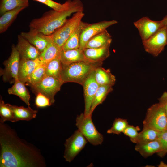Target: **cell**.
I'll list each match as a JSON object with an SVG mask.
<instances>
[{"label": "cell", "instance_id": "14", "mask_svg": "<svg viewBox=\"0 0 167 167\" xmlns=\"http://www.w3.org/2000/svg\"><path fill=\"white\" fill-rule=\"evenodd\" d=\"M20 35L34 45L41 53L52 40L50 36L30 29L28 32H22Z\"/></svg>", "mask_w": 167, "mask_h": 167}, {"label": "cell", "instance_id": "36", "mask_svg": "<svg viewBox=\"0 0 167 167\" xmlns=\"http://www.w3.org/2000/svg\"><path fill=\"white\" fill-rule=\"evenodd\" d=\"M46 5L55 11H59L65 8L67 6L69 0L63 4L57 2L52 0H34Z\"/></svg>", "mask_w": 167, "mask_h": 167}, {"label": "cell", "instance_id": "13", "mask_svg": "<svg viewBox=\"0 0 167 167\" xmlns=\"http://www.w3.org/2000/svg\"><path fill=\"white\" fill-rule=\"evenodd\" d=\"M85 101L84 115H90L91 105L95 94L99 86L94 77V71L88 78L82 86Z\"/></svg>", "mask_w": 167, "mask_h": 167}, {"label": "cell", "instance_id": "6", "mask_svg": "<svg viewBox=\"0 0 167 167\" xmlns=\"http://www.w3.org/2000/svg\"><path fill=\"white\" fill-rule=\"evenodd\" d=\"M84 15L83 11L75 13L71 18L50 35L53 41L62 48L71 34L80 24Z\"/></svg>", "mask_w": 167, "mask_h": 167}, {"label": "cell", "instance_id": "38", "mask_svg": "<svg viewBox=\"0 0 167 167\" xmlns=\"http://www.w3.org/2000/svg\"><path fill=\"white\" fill-rule=\"evenodd\" d=\"M158 100L159 103L163 107L167 115V92H164Z\"/></svg>", "mask_w": 167, "mask_h": 167}, {"label": "cell", "instance_id": "1", "mask_svg": "<svg viewBox=\"0 0 167 167\" xmlns=\"http://www.w3.org/2000/svg\"><path fill=\"white\" fill-rule=\"evenodd\" d=\"M0 167H45L39 150L20 138L8 125L0 122Z\"/></svg>", "mask_w": 167, "mask_h": 167}, {"label": "cell", "instance_id": "3", "mask_svg": "<svg viewBox=\"0 0 167 167\" xmlns=\"http://www.w3.org/2000/svg\"><path fill=\"white\" fill-rule=\"evenodd\" d=\"M102 63L83 61L67 65L62 64L61 79L64 83L74 82L83 86L90 74Z\"/></svg>", "mask_w": 167, "mask_h": 167}, {"label": "cell", "instance_id": "40", "mask_svg": "<svg viewBox=\"0 0 167 167\" xmlns=\"http://www.w3.org/2000/svg\"><path fill=\"white\" fill-rule=\"evenodd\" d=\"M159 167H167V164H165L163 161H161L158 165Z\"/></svg>", "mask_w": 167, "mask_h": 167}, {"label": "cell", "instance_id": "15", "mask_svg": "<svg viewBox=\"0 0 167 167\" xmlns=\"http://www.w3.org/2000/svg\"><path fill=\"white\" fill-rule=\"evenodd\" d=\"M20 58L35 60L39 58V51L20 34L18 36V42L15 46Z\"/></svg>", "mask_w": 167, "mask_h": 167}, {"label": "cell", "instance_id": "12", "mask_svg": "<svg viewBox=\"0 0 167 167\" xmlns=\"http://www.w3.org/2000/svg\"><path fill=\"white\" fill-rule=\"evenodd\" d=\"M134 24L138 29L142 41L148 39L164 26L161 20H152L147 17L141 18L134 22Z\"/></svg>", "mask_w": 167, "mask_h": 167}, {"label": "cell", "instance_id": "4", "mask_svg": "<svg viewBox=\"0 0 167 167\" xmlns=\"http://www.w3.org/2000/svg\"><path fill=\"white\" fill-rule=\"evenodd\" d=\"M143 126V128H149L160 132L167 130V115L159 103L153 104L148 109Z\"/></svg>", "mask_w": 167, "mask_h": 167}, {"label": "cell", "instance_id": "8", "mask_svg": "<svg viewBox=\"0 0 167 167\" xmlns=\"http://www.w3.org/2000/svg\"><path fill=\"white\" fill-rule=\"evenodd\" d=\"M142 43L146 52L155 57L158 56L167 44V26L161 28Z\"/></svg>", "mask_w": 167, "mask_h": 167}, {"label": "cell", "instance_id": "26", "mask_svg": "<svg viewBox=\"0 0 167 167\" xmlns=\"http://www.w3.org/2000/svg\"><path fill=\"white\" fill-rule=\"evenodd\" d=\"M26 8L19 7L7 11L1 15L0 18V33L5 32L16 18L19 13Z\"/></svg>", "mask_w": 167, "mask_h": 167}, {"label": "cell", "instance_id": "2", "mask_svg": "<svg viewBox=\"0 0 167 167\" xmlns=\"http://www.w3.org/2000/svg\"><path fill=\"white\" fill-rule=\"evenodd\" d=\"M80 0H69L67 7L59 11L52 10L44 13L41 17L33 19L30 23V29L50 36L62 26L72 13L84 11Z\"/></svg>", "mask_w": 167, "mask_h": 167}, {"label": "cell", "instance_id": "29", "mask_svg": "<svg viewBox=\"0 0 167 167\" xmlns=\"http://www.w3.org/2000/svg\"><path fill=\"white\" fill-rule=\"evenodd\" d=\"M29 3L23 0H0V14L2 15L6 12L19 7H28Z\"/></svg>", "mask_w": 167, "mask_h": 167}, {"label": "cell", "instance_id": "35", "mask_svg": "<svg viewBox=\"0 0 167 167\" xmlns=\"http://www.w3.org/2000/svg\"><path fill=\"white\" fill-rule=\"evenodd\" d=\"M158 139L161 144V149L157 154L160 157H163L167 153V130L161 132Z\"/></svg>", "mask_w": 167, "mask_h": 167}, {"label": "cell", "instance_id": "25", "mask_svg": "<svg viewBox=\"0 0 167 167\" xmlns=\"http://www.w3.org/2000/svg\"><path fill=\"white\" fill-rule=\"evenodd\" d=\"M8 92L9 94L16 95L24 101L28 106L30 104L29 92L26 87L25 84L19 79L16 80L12 86L9 88Z\"/></svg>", "mask_w": 167, "mask_h": 167}, {"label": "cell", "instance_id": "16", "mask_svg": "<svg viewBox=\"0 0 167 167\" xmlns=\"http://www.w3.org/2000/svg\"><path fill=\"white\" fill-rule=\"evenodd\" d=\"M41 63L39 58L35 60L20 58L18 72L19 80L25 84L29 76Z\"/></svg>", "mask_w": 167, "mask_h": 167}, {"label": "cell", "instance_id": "34", "mask_svg": "<svg viewBox=\"0 0 167 167\" xmlns=\"http://www.w3.org/2000/svg\"><path fill=\"white\" fill-rule=\"evenodd\" d=\"M140 128L138 126H135L129 124L125 128L122 133L129 137L130 140L134 143H136L139 133L138 131Z\"/></svg>", "mask_w": 167, "mask_h": 167}, {"label": "cell", "instance_id": "9", "mask_svg": "<svg viewBox=\"0 0 167 167\" xmlns=\"http://www.w3.org/2000/svg\"><path fill=\"white\" fill-rule=\"evenodd\" d=\"M87 140L78 129L69 138L66 139L64 158L71 162L84 148Z\"/></svg>", "mask_w": 167, "mask_h": 167}, {"label": "cell", "instance_id": "23", "mask_svg": "<svg viewBox=\"0 0 167 167\" xmlns=\"http://www.w3.org/2000/svg\"><path fill=\"white\" fill-rule=\"evenodd\" d=\"M95 79L100 85H109L113 86L116 82L115 76L109 69H105L99 66L94 71Z\"/></svg>", "mask_w": 167, "mask_h": 167}, {"label": "cell", "instance_id": "11", "mask_svg": "<svg viewBox=\"0 0 167 167\" xmlns=\"http://www.w3.org/2000/svg\"><path fill=\"white\" fill-rule=\"evenodd\" d=\"M114 20L103 21L88 24L83 30L80 38L79 49L83 51L87 42L92 37L106 29L109 26L117 23Z\"/></svg>", "mask_w": 167, "mask_h": 167}, {"label": "cell", "instance_id": "28", "mask_svg": "<svg viewBox=\"0 0 167 167\" xmlns=\"http://www.w3.org/2000/svg\"><path fill=\"white\" fill-rule=\"evenodd\" d=\"M62 64L60 58H55L46 65L45 75L53 77L62 79L61 73Z\"/></svg>", "mask_w": 167, "mask_h": 167}, {"label": "cell", "instance_id": "39", "mask_svg": "<svg viewBox=\"0 0 167 167\" xmlns=\"http://www.w3.org/2000/svg\"><path fill=\"white\" fill-rule=\"evenodd\" d=\"M161 21L164 26H167V15L165 16Z\"/></svg>", "mask_w": 167, "mask_h": 167}, {"label": "cell", "instance_id": "19", "mask_svg": "<svg viewBox=\"0 0 167 167\" xmlns=\"http://www.w3.org/2000/svg\"><path fill=\"white\" fill-rule=\"evenodd\" d=\"M60 59L62 64H69L78 62L88 61L84 55L83 51L79 48L62 50Z\"/></svg>", "mask_w": 167, "mask_h": 167}, {"label": "cell", "instance_id": "18", "mask_svg": "<svg viewBox=\"0 0 167 167\" xmlns=\"http://www.w3.org/2000/svg\"><path fill=\"white\" fill-rule=\"evenodd\" d=\"M13 114V122L19 120L28 121L35 118L37 111L33 110L29 106L27 108L24 106H18L9 104Z\"/></svg>", "mask_w": 167, "mask_h": 167}, {"label": "cell", "instance_id": "41", "mask_svg": "<svg viewBox=\"0 0 167 167\" xmlns=\"http://www.w3.org/2000/svg\"><path fill=\"white\" fill-rule=\"evenodd\" d=\"M26 2L28 3V0H23Z\"/></svg>", "mask_w": 167, "mask_h": 167}, {"label": "cell", "instance_id": "31", "mask_svg": "<svg viewBox=\"0 0 167 167\" xmlns=\"http://www.w3.org/2000/svg\"><path fill=\"white\" fill-rule=\"evenodd\" d=\"M161 132L149 128H143L139 133L136 144L143 143L158 139Z\"/></svg>", "mask_w": 167, "mask_h": 167}, {"label": "cell", "instance_id": "21", "mask_svg": "<svg viewBox=\"0 0 167 167\" xmlns=\"http://www.w3.org/2000/svg\"><path fill=\"white\" fill-rule=\"evenodd\" d=\"M88 24L82 21L62 46V50H67L79 48L80 38L82 32Z\"/></svg>", "mask_w": 167, "mask_h": 167}, {"label": "cell", "instance_id": "32", "mask_svg": "<svg viewBox=\"0 0 167 167\" xmlns=\"http://www.w3.org/2000/svg\"><path fill=\"white\" fill-rule=\"evenodd\" d=\"M0 122L4 123L6 121L13 122V111L9 104H5L1 98L0 100Z\"/></svg>", "mask_w": 167, "mask_h": 167}, {"label": "cell", "instance_id": "22", "mask_svg": "<svg viewBox=\"0 0 167 167\" xmlns=\"http://www.w3.org/2000/svg\"><path fill=\"white\" fill-rule=\"evenodd\" d=\"M135 148L142 156L147 158L160 152L161 146L158 139L146 143L136 144Z\"/></svg>", "mask_w": 167, "mask_h": 167}, {"label": "cell", "instance_id": "30", "mask_svg": "<svg viewBox=\"0 0 167 167\" xmlns=\"http://www.w3.org/2000/svg\"><path fill=\"white\" fill-rule=\"evenodd\" d=\"M47 64L41 63L38 65L28 78L26 83L30 86L41 82L45 76Z\"/></svg>", "mask_w": 167, "mask_h": 167}, {"label": "cell", "instance_id": "20", "mask_svg": "<svg viewBox=\"0 0 167 167\" xmlns=\"http://www.w3.org/2000/svg\"><path fill=\"white\" fill-rule=\"evenodd\" d=\"M62 50V48L52 39L44 50L40 53L38 58L42 63L47 64L55 58H60Z\"/></svg>", "mask_w": 167, "mask_h": 167}, {"label": "cell", "instance_id": "17", "mask_svg": "<svg viewBox=\"0 0 167 167\" xmlns=\"http://www.w3.org/2000/svg\"><path fill=\"white\" fill-rule=\"evenodd\" d=\"M110 46L97 48H85L83 50L85 56L88 61L101 62L110 55Z\"/></svg>", "mask_w": 167, "mask_h": 167}, {"label": "cell", "instance_id": "37", "mask_svg": "<svg viewBox=\"0 0 167 167\" xmlns=\"http://www.w3.org/2000/svg\"><path fill=\"white\" fill-rule=\"evenodd\" d=\"M35 104L38 107H44L52 105L48 98L40 93L36 94Z\"/></svg>", "mask_w": 167, "mask_h": 167}, {"label": "cell", "instance_id": "27", "mask_svg": "<svg viewBox=\"0 0 167 167\" xmlns=\"http://www.w3.org/2000/svg\"><path fill=\"white\" fill-rule=\"evenodd\" d=\"M112 87L109 85H100L95 94L89 115H92L96 106L101 104L108 95L113 90Z\"/></svg>", "mask_w": 167, "mask_h": 167}, {"label": "cell", "instance_id": "24", "mask_svg": "<svg viewBox=\"0 0 167 167\" xmlns=\"http://www.w3.org/2000/svg\"><path fill=\"white\" fill-rule=\"evenodd\" d=\"M112 40L111 36L106 29L90 39L87 42L85 48L110 46Z\"/></svg>", "mask_w": 167, "mask_h": 167}, {"label": "cell", "instance_id": "10", "mask_svg": "<svg viewBox=\"0 0 167 167\" xmlns=\"http://www.w3.org/2000/svg\"><path fill=\"white\" fill-rule=\"evenodd\" d=\"M20 58L19 53L15 45H13L10 57L4 62L5 68L0 70V75L3 76L4 81L12 83L19 79L18 72Z\"/></svg>", "mask_w": 167, "mask_h": 167}, {"label": "cell", "instance_id": "33", "mask_svg": "<svg viewBox=\"0 0 167 167\" xmlns=\"http://www.w3.org/2000/svg\"><path fill=\"white\" fill-rule=\"evenodd\" d=\"M128 125L126 119L116 118L113 121L112 126L107 131V133L108 134L119 135L123 132Z\"/></svg>", "mask_w": 167, "mask_h": 167}, {"label": "cell", "instance_id": "7", "mask_svg": "<svg viewBox=\"0 0 167 167\" xmlns=\"http://www.w3.org/2000/svg\"><path fill=\"white\" fill-rule=\"evenodd\" d=\"M63 84L62 79L45 75L41 82L30 86L36 94L40 93L48 98L52 105L55 102V95Z\"/></svg>", "mask_w": 167, "mask_h": 167}, {"label": "cell", "instance_id": "5", "mask_svg": "<svg viewBox=\"0 0 167 167\" xmlns=\"http://www.w3.org/2000/svg\"><path fill=\"white\" fill-rule=\"evenodd\" d=\"M75 125L78 130L90 144L94 146L101 144L103 135L97 130L92 119V115L85 116L81 113L77 116Z\"/></svg>", "mask_w": 167, "mask_h": 167}]
</instances>
